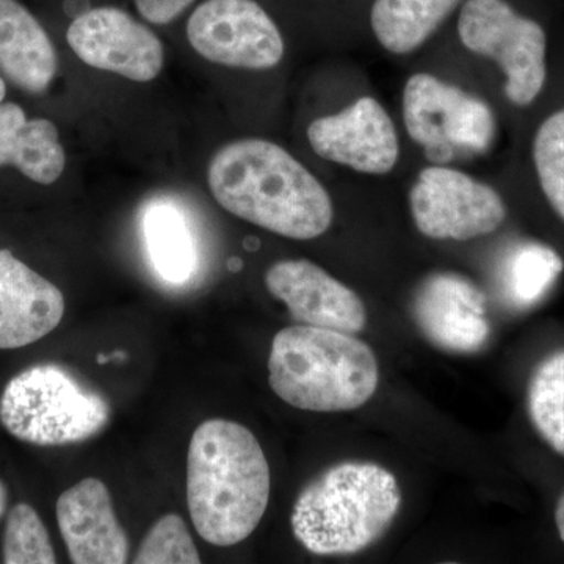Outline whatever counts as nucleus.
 I'll use <instances>...</instances> for the list:
<instances>
[{
	"instance_id": "f257e3e1",
	"label": "nucleus",
	"mask_w": 564,
	"mask_h": 564,
	"mask_svg": "<svg viewBox=\"0 0 564 564\" xmlns=\"http://www.w3.org/2000/svg\"><path fill=\"white\" fill-rule=\"evenodd\" d=\"M207 184L223 209L285 239L313 240L332 228L329 193L273 141L245 139L226 144L212 158Z\"/></svg>"
},
{
	"instance_id": "f03ea898",
	"label": "nucleus",
	"mask_w": 564,
	"mask_h": 564,
	"mask_svg": "<svg viewBox=\"0 0 564 564\" xmlns=\"http://www.w3.org/2000/svg\"><path fill=\"white\" fill-rule=\"evenodd\" d=\"M270 491L269 462L247 426L209 419L195 430L187 455V505L206 543H243L261 524Z\"/></svg>"
},
{
	"instance_id": "7ed1b4c3",
	"label": "nucleus",
	"mask_w": 564,
	"mask_h": 564,
	"mask_svg": "<svg viewBox=\"0 0 564 564\" xmlns=\"http://www.w3.org/2000/svg\"><path fill=\"white\" fill-rule=\"evenodd\" d=\"M402 503V489L391 470L377 463H337L296 497L293 536L314 555L359 554L384 536Z\"/></svg>"
},
{
	"instance_id": "20e7f679",
	"label": "nucleus",
	"mask_w": 564,
	"mask_h": 564,
	"mask_svg": "<svg viewBox=\"0 0 564 564\" xmlns=\"http://www.w3.org/2000/svg\"><path fill=\"white\" fill-rule=\"evenodd\" d=\"M269 384L296 410L345 413L364 406L378 391L380 364L355 334L293 325L273 337Z\"/></svg>"
},
{
	"instance_id": "39448f33",
	"label": "nucleus",
	"mask_w": 564,
	"mask_h": 564,
	"mask_svg": "<svg viewBox=\"0 0 564 564\" xmlns=\"http://www.w3.org/2000/svg\"><path fill=\"white\" fill-rule=\"evenodd\" d=\"M110 403L58 364L44 362L14 375L0 395V423L39 447L91 440L109 425Z\"/></svg>"
},
{
	"instance_id": "423d86ee",
	"label": "nucleus",
	"mask_w": 564,
	"mask_h": 564,
	"mask_svg": "<svg viewBox=\"0 0 564 564\" xmlns=\"http://www.w3.org/2000/svg\"><path fill=\"white\" fill-rule=\"evenodd\" d=\"M456 33L467 51L500 66L508 101L525 107L541 95L547 79V35L510 0H464L456 13Z\"/></svg>"
},
{
	"instance_id": "0eeeda50",
	"label": "nucleus",
	"mask_w": 564,
	"mask_h": 564,
	"mask_svg": "<svg viewBox=\"0 0 564 564\" xmlns=\"http://www.w3.org/2000/svg\"><path fill=\"white\" fill-rule=\"evenodd\" d=\"M402 106L408 135L434 165L491 148L496 135L491 107L432 74L417 73L408 79Z\"/></svg>"
},
{
	"instance_id": "6e6552de",
	"label": "nucleus",
	"mask_w": 564,
	"mask_h": 564,
	"mask_svg": "<svg viewBox=\"0 0 564 564\" xmlns=\"http://www.w3.org/2000/svg\"><path fill=\"white\" fill-rule=\"evenodd\" d=\"M415 228L433 240L480 239L496 232L507 218L502 196L491 185L445 165L419 173L410 193Z\"/></svg>"
},
{
	"instance_id": "1a4fd4ad",
	"label": "nucleus",
	"mask_w": 564,
	"mask_h": 564,
	"mask_svg": "<svg viewBox=\"0 0 564 564\" xmlns=\"http://www.w3.org/2000/svg\"><path fill=\"white\" fill-rule=\"evenodd\" d=\"M187 39L196 54L228 68L265 70L280 65V28L256 0H206L193 11Z\"/></svg>"
},
{
	"instance_id": "9d476101",
	"label": "nucleus",
	"mask_w": 564,
	"mask_h": 564,
	"mask_svg": "<svg viewBox=\"0 0 564 564\" xmlns=\"http://www.w3.org/2000/svg\"><path fill=\"white\" fill-rule=\"evenodd\" d=\"M66 40L85 65L141 84L154 80L165 62L161 39L115 7L85 11L70 22Z\"/></svg>"
},
{
	"instance_id": "9b49d317",
	"label": "nucleus",
	"mask_w": 564,
	"mask_h": 564,
	"mask_svg": "<svg viewBox=\"0 0 564 564\" xmlns=\"http://www.w3.org/2000/svg\"><path fill=\"white\" fill-rule=\"evenodd\" d=\"M307 140L318 158L373 176L391 173L400 158L395 124L383 104L370 96L311 122Z\"/></svg>"
},
{
	"instance_id": "f8f14e48",
	"label": "nucleus",
	"mask_w": 564,
	"mask_h": 564,
	"mask_svg": "<svg viewBox=\"0 0 564 564\" xmlns=\"http://www.w3.org/2000/svg\"><path fill=\"white\" fill-rule=\"evenodd\" d=\"M411 313L423 337L443 351L474 355L491 336L485 293L463 274L426 276L415 288Z\"/></svg>"
},
{
	"instance_id": "ddd939ff",
	"label": "nucleus",
	"mask_w": 564,
	"mask_h": 564,
	"mask_svg": "<svg viewBox=\"0 0 564 564\" xmlns=\"http://www.w3.org/2000/svg\"><path fill=\"white\" fill-rule=\"evenodd\" d=\"M265 288L274 299L285 304L299 325L348 334L366 329V304L358 293L317 263L306 259H285L273 263L265 273Z\"/></svg>"
},
{
	"instance_id": "4468645a",
	"label": "nucleus",
	"mask_w": 564,
	"mask_h": 564,
	"mask_svg": "<svg viewBox=\"0 0 564 564\" xmlns=\"http://www.w3.org/2000/svg\"><path fill=\"white\" fill-rule=\"evenodd\" d=\"M55 511L70 562H128V534L115 514L109 488L99 478H84L79 484L70 486L58 497Z\"/></svg>"
},
{
	"instance_id": "2eb2a0df",
	"label": "nucleus",
	"mask_w": 564,
	"mask_h": 564,
	"mask_svg": "<svg viewBox=\"0 0 564 564\" xmlns=\"http://www.w3.org/2000/svg\"><path fill=\"white\" fill-rule=\"evenodd\" d=\"M63 315L61 289L13 252L0 250V350L39 343L61 325Z\"/></svg>"
},
{
	"instance_id": "dca6fc26",
	"label": "nucleus",
	"mask_w": 564,
	"mask_h": 564,
	"mask_svg": "<svg viewBox=\"0 0 564 564\" xmlns=\"http://www.w3.org/2000/svg\"><path fill=\"white\" fill-rule=\"evenodd\" d=\"M0 69L32 95L46 91L58 69L50 35L17 0H0Z\"/></svg>"
},
{
	"instance_id": "f3484780",
	"label": "nucleus",
	"mask_w": 564,
	"mask_h": 564,
	"mask_svg": "<svg viewBox=\"0 0 564 564\" xmlns=\"http://www.w3.org/2000/svg\"><path fill=\"white\" fill-rule=\"evenodd\" d=\"M3 165H13L36 184L61 180L66 154L57 126L46 118L28 120L18 104H0V169Z\"/></svg>"
},
{
	"instance_id": "a211bd4d",
	"label": "nucleus",
	"mask_w": 564,
	"mask_h": 564,
	"mask_svg": "<svg viewBox=\"0 0 564 564\" xmlns=\"http://www.w3.org/2000/svg\"><path fill=\"white\" fill-rule=\"evenodd\" d=\"M464 0H370L369 25L383 50L406 55L456 17Z\"/></svg>"
},
{
	"instance_id": "6ab92c4d",
	"label": "nucleus",
	"mask_w": 564,
	"mask_h": 564,
	"mask_svg": "<svg viewBox=\"0 0 564 564\" xmlns=\"http://www.w3.org/2000/svg\"><path fill=\"white\" fill-rule=\"evenodd\" d=\"M144 242L163 281L184 284L196 269V248L187 218L173 203L154 202L143 217Z\"/></svg>"
},
{
	"instance_id": "aec40b11",
	"label": "nucleus",
	"mask_w": 564,
	"mask_h": 564,
	"mask_svg": "<svg viewBox=\"0 0 564 564\" xmlns=\"http://www.w3.org/2000/svg\"><path fill=\"white\" fill-rule=\"evenodd\" d=\"M527 411L541 440L564 456V350L552 352L533 370Z\"/></svg>"
},
{
	"instance_id": "412c9836",
	"label": "nucleus",
	"mask_w": 564,
	"mask_h": 564,
	"mask_svg": "<svg viewBox=\"0 0 564 564\" xmlns=\"http://www.w3.org/2000/svg\"><path fill=\"white\" fill-rule=\"evenodd\" d=\"M563 269V259L547 245H519L505 263V295L514 306H534L547 295Z\"/></svg>"
},
{
	"instance_id": "4be33fe9",
	"label": "nucleus",
	"mask_w": 564,
	"mask_h": 564,
	"mask_svg": "<svg viewBox=\"0 0 564 564\" xmlns=\"http://www.w3.org/2000/svg\"><path fill=\"white\" fill-rule=\"evenodd\" d=\"M2 556L7 564L57 563L50 533L31 505L18 503L11 508L3 532Z\"/></svg>"
},
{
	"instance_id": "5701e85b",
	"label": "nucleus",
	"mask_w": 564,
	"mask_h": 564,
	"mask_svg": "<svg viewBox=\"0 0 564 564\" xmlns=\"http://www.w3.org/2000/svg\"><path fill=\"white\" fill-rule=\"evenodd\" d=\"M533 163L545 199L564 221V109L552 113L538 129Z\"/></svg>"
},
{
	"instance_id": "b1692460",
	"label": "nucleus",
	"mask_w": 564,
	"mask_h": 564,
	"mask_svg": "<svg viewBox=\"0 0 564 564\" xmlns=\"http://www.w3.org/2000/svg\"><path fill=\"white\" fill-rule=\"evenodd\" d=\"M135 564H198V549L180 514H165L141 541Z\"/></svg>"
},
{
	"instance_id": "393cba45",
	"label": "nucleus",
	"mask_w": 564,
	"mask_h": 564,
	"mask_svg": "<svg viewBox=\"0 0 564 564\" xmlns=\"http://www.w3.org/2000/svg\"><path fill=\"white\" fill-rule=\"evenodd\" d=\"M193 0H135L137 10L151 24L165 25L180 18Z\"/></svg>"
},
{
	"instance_id": "a878e982",
	"label": "nucleus",
	"mask_w": 564,
	"mask_h": 564,
	"mask_svg": "<svg viewBox=\"0 0 564 564\" xmlns=\"http://www.w3.org/2000/svg\"><path fill=\"white\" fill-rule=\"evenodd\" d=\"M555 525L556 530H558L560 540H562L564 544V492L560 496L558 502H556Z\"/></svg>"
},
{
	"instance_id": "bb28decb",
	"label": "nucleus",
	"mask_w": 564,
	"mask_h": 564,
	"mask_svg": "<svg viewBox=\"0 0 564 564\" xmlns=\"http://www.w3.org/2000/svg\"><path fill=\"white\" fill-rule=\"evenodd\" d=\"M7 505H9V489H7L6 484L0 480V518L6 514Z\"/></svg>"
},
{
	"instance_id": "cd10ccee",
	"label": "nucleus",
	"mask_w": 564,
	"mask_h": 564,
	"mask_svg": "<svg viewBox=\"0 0 564 564\" xmlns=\"http://www.w3.org/2000/svg\"><path fill=\"white\" fill-rule=\"evenodd\" d=\"M7 85L3 82L2 77H0V104L3 102V98H6Z\"/></svg>"
},
{
	"instance_id": "c85d7f7f",
	"label": "nucleus",
	"mask_w": 564,
	"mask_h": 564,
	"mask_svg": "<svg viewBox=\"0 0 564 564\" xmlns=\"http://www.w3.org/2000/svg\"><path fill=\"white\" fill-rule=\"evenodd\" d=\"M109 361H111V355L110 356H106V355L98 356V364H107Z\"/></svg>"
}]
</instances>
